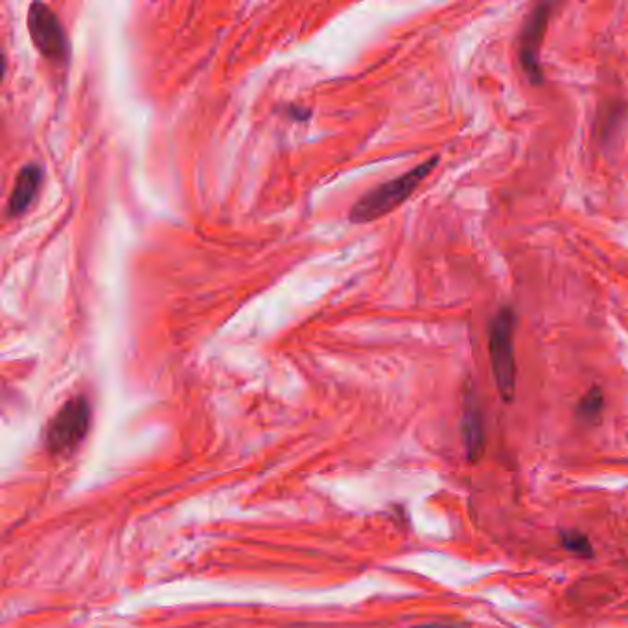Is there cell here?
I'll list each match as a JSON object with an SVG mask.
<instances>
[{
    "label": "cell",
    "instance_id": "obj_1",
    "mask_svg": "<svg viewBox=\"0 0 628 628\" xmlns=\"http://www.w3.org/2000/svg\"><path fill=\"white\" fill-rule=\"evenodd\" d=\"M439 163V157H431L426 163L415 166L406 174L398 175L393 181H387L380 187L373 188L363 198L354 203L349 218L352 223H369L380 220L385 214L398 209L404 201H408L420 183L431 174V170Z\"/></svg>",
    "mask_w": 628,
    "mask_h": 628
},
{
    "label": "cell",
    "instance_id": "obj_8",
    "mask_svg": "<svg viewBox=\"0 0 628 628\" xmlns=\"http://www.w3.org/2000/svg\"><path fill=\"white\" fill-rule=\"evenodd\" d=\"M603 409H605V393H603L601 387L594 385V387L579 400V406H577L575 413H577V419L584 422V424L595 426V424H599V420H601Z\"/></svg>",
    "mask_w": 628,
    "mask_h": 628
},
{
    "label": "cell",
    "instance_id": "obj_7",
    "mask_svg": "<svg viewBox=\"0 0 628 628\" xmlns=\"http://www.w3.org/2000/svg\"><path fill=\"white\" fill-rule=\"evenodd\" d=\"M43 183V170L37 164H28L17 174L13 185L12 196L8 201V214L17 218L24 214L34 203L35 196Z\"/></svg>",
    "mask_w": 628,
    "mask_h": 628
},
{
    "label": "cell",
    "instance_id": "obj_3",
    "mask_svg": "<svg viewBox=\"0 0 628 628\" xmlns=\"http://www.w3.org/2000/svg\"><path fill=\"white\" fill-rule=\"evenodd\" d=\"M91 428V404L85 396L65 402L54 419L48 422L45 444L48 452L69 455L78 450Z\"/></svg>",
    "mask_w": 628,
    "mask_h": 628
},
{
    "label": "cell",
    "instance_id": "obj_6",
    "mask_svg": "<svg viewBox=\"0 0 628 628\" xmlns=\"http://www.w3.org/2000/svg\"><path fill=\"white\" fill-rule=\"evenodd\" d=\"M461 435H463L466 459L470 463H477L485 452V422H483V413L472 389H466L463 395Z\"/></svg>",
    "mask_w": 628,
    "mask_h": 628
},
{
    "label": "cell",
    "instance_id": "obj_2",
    "mask_svg": "<svg viewBox=\"0 0 628 628\" xmlns=\"http://www.w3.org/2000/svg\"><path fill=\"white\" fill-rule=\"evenodd\" d=\"M516 314L511 306H503L489 325V350L496 387L505 402H511L516 391V360H514Z\"/></svg>",
    "mask_w": 628,
    "mask_h": 628
},
{
    "label": "cell",
    "instance_id": "obj_5",
    "mask_svg": "<svg viewBox=\"0 0 628 628\" xmlns=\"http://www.w3.org/2000/svg\"><path fill=\"white\" fill-rule=\"evenodd\" d=\"M551 17V4H538L522 28L520 35V61L529 82L533 85L544 83V70L540 65V48L546 35L547 21Z\"/></svg>",
    "mask_w": 628,
    "mask_h": 628
},
{
    "label": "cell",
    "instance_id": "obj_9",
    "mask_svg": "<svg viewBox=\"0 0 628 628\" xmlns=\"http://www.w3.org/2000/svg\"><path fill=\"white\" fill-rule=\"evenodd\" d=\"M560 544L577 557L582 559H592L594 557V546L590 542V538L586 535H582L581 531H573V529H566L560 533Z\"/></svg>",
    "mask_w": 628,
    "mask_h": 628
},
{
    "label": "cell",
    "instance_id": "obj_4",
    "mask_svg": "<svg viewBox=\"0 0 628 628\" xmlns=\"http://www.w3.org/2000/svg\"><path fill=\"white\" fill-rule=\"evenodd\" d=\"M28 32L37 52L54 63H61L69 56V41L59 23L58 15L47 4L34 2L28 10Z\"/></svg>",
    "mask_w": 628,
    "mask_h": 628
}]
</instances>
